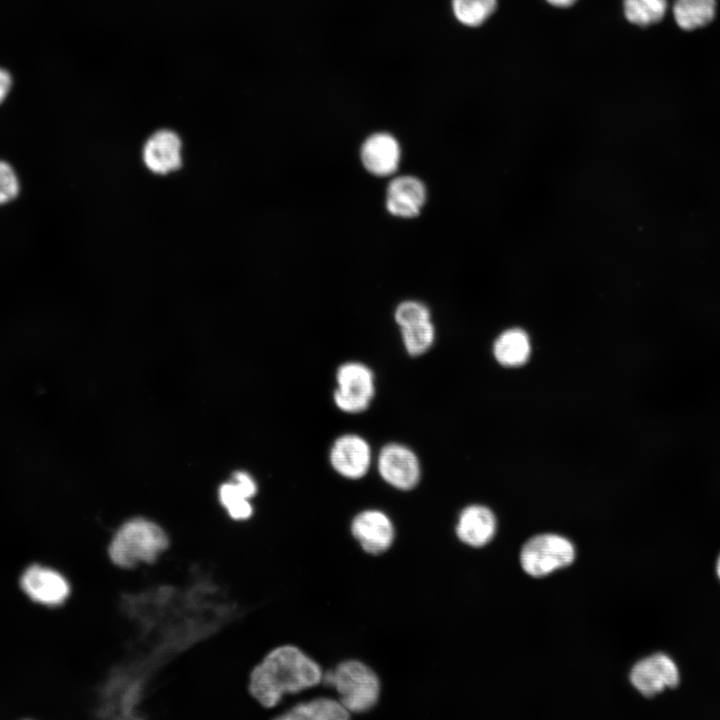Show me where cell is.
<instances>
[{"label": "cell", "mask_w": 720, "mask_h": 720, "mask_svg": "<svg viewBox=\"0 0 720 720\" xmlns=\"http://www.w3.org/2000/svg\"><path fill=\"white\" fill-rule=\"evenodd\" d=\"M319 665L299 648L283 645L271 650L249 675L250 695L272 708L286 693L294 694L322 681Z\"/></svg>", "instance_id": "cell-1"}, {"label": "cell", "mask_w": 720, "mask_h": 720, "mask_svg": "<svg viewBox=\"0 0 720 720\" xmlns=\"http://www.w3.org/2000/svg\"><path fill=\"white\" fill-rule=\"evenodd\" d=\"M168 547V535L158 524L145 518H134L115 531L107 555L114 566L131 569L139 564L155 563Z\"/></svg>", "instance_id": "cell-2"}, {"label": "cell", "mask_w": 720, "mask_h": 720, "mask_svg": "<svg viewBox=\"0 0 720 720\" xmlns=\"http://www.w3.org/2000/svg\"><path fill=\"white\" fill-rule=\"evenodd\" d=\"M322 682L334 687L340 703L349 711L361 713L375 706L380 682L375 672L357 660L341 662L334 670L322 674Z\"/></svg>", "instance_id": "cell-3"}, {"label": "cell", "mask_w": 720, "mask_h": 720, "mask_svg": "<svg viewBox=\"0 0 720 720\" xmlns=\"http://www.w3.org/2000/svg\"><path fill=\"white\" fill-rule=\"evenodd\" d=\"M337 387L333 392L335 406L347 414L367 410L376 393L375 375L370 367L359 361H347L338 366Z\"/></svg>", "instance_id": "cell-4"}, {"label": "cell", "mask_w": 720, "mask_h": 720, "mask_svg": "<svg viewBox=\"0 0 720 720\" xmlns=\"http://www.w3.org/2000/svg\"><path fill=\"white\" fill-rule=\"evenodd\" d=\"M574 558L575 549L568 539L555 534H541L525 543L520 562L527 574L542 577L570 565Z\"/></svg>", "instance_id": "cell-5"}, {"label": "cell", "mask_w": 720, "mask_h": 720, "mask_svg": "<svg viewBox=\"0 0 720 720\" xmlns=\"http://www.w3.org/2000/svg\"><path fill=\"white\" fill-rule=\"evenodd\" d=\"M376 465L382 480L398 490H411L421 479L418 456L402 443L385 444L378 453Z\"/></svg>", "instance_id": "cell-6"}, {"label": "cell", "mask_w": 720, "mask_h": 720, "mask_svg": "<svg viewBox=\"0 0 720 720\" xmlns=\"http://www.w3.org/2000/svg\"><path fill=\"white\" fill-rule=\"evenodd\" d=\"M329 463L340 476L350 480L361 479L368 473L372 463L371 446L358 434H342L330 447Z\"/></svg>", "instance_id": "cell-7"}, {"label": "cell", "mask_w": 720, "mask_h": 720, "mask_svg": "<svg viewBox=\"0 0 720 720\" xmlns=\"http://www.w3.org/2000/svg\"><path fill=\"white\" fill-rule=\"evenodd\" d=\"M632 685L645 697H653L665 688H676L680 682L675 662L657 653L637 662L631 670Z\"/></svg>", "instance_id": "cell-8"}, {"label": "cell", "mask_w": 720, "mask_h": 720, "mask_svg": "<svg viewBox=\"0 0 720 720\" xmlns=\"http://www.w3.org/2000/svg\"><path fill=\"white\" fill-rule=\"evenodd\" d=\"M182 150V140L175 131L159 129L146 139L142 148V160L151 173L168 175L182 167Z\"/></svg>", "instance_id": "cell-9"}, {"label": "cell", "mask_w": 720, "mask_h": 720, "mask_svg": "<svg viewBox=\"0 0 720 720\" xmlns=\"http://www.w3.org/2000/svg\"><path fill=\"white\" fill-rule=\"evenodd\" d=\"M426 200L425 184L412 175L394 177L386 188V210L398 218L410 219L418 216Z\"/></svg>", "instance_id": "cell-10"}, {"label": "cell", "mask_w": 720, "mask_h": 720, "mask_svg": "<svg viewBox=\"0 0 720 720\" xmlns=\"http://www.w3.org/2000/svg\"><path fill=\"white\" fill-rule=\"evenodd\" d=\"M401 147L390 133L369 135L360 147V161L365 170L376 177L394 174L401 161Z\"/></svg>", "instance_id": "cell-11"}, {"label": "cell", "mask_w": 720, "mask_h": 720, "mask_svg": "<svg viewBox=\"0 0 720 720\" xmlns=\"http://www.w3.org/2000/svg\"><path fill=\"white\" fill-rule=\"evenodd\" d=\"M351 532L361 547L374 555L385 552L394 539V527L390 518L375 509L358 513L352 520Z\"/></svg>", "instance_id": "cell-12"}, {"label": "cell", "mask_w": 720, "mask_h": 720, "mask_svg": "<svg viewBox=\"0 0 720 720\" xmlns=\"http://www.w3.org/2000/svg\"><path fill=\"white\" fill-rule=\"evenodd\" d=\"M24 592L34 601L45 605H59L70 593L68 581L59 572L34 565L21 578Z\"/></svg>", "instance_id": "cell-13"}, {"label": "cell", "mask_w": 720, "mask_h": 720, "mask_svg": "<svg viewBox=\"0 0 720 720\" xmlns=\"http://www.w3.org/2000/svg\"><path fill=\"white\" fill-rule=\"evenodd\" d=\"M496 531V519L490 509L481 505L466 507L460 514L456 533L465 544L480 547L487 544Z\"/></svg>", "instance_id": "cell-14"}, {"label": "cell", "mask_w": 720, "mask_h": 720, "mask_svg": "<svg viewBox=\"0 0 720 720\" xmlns=\"http://www.w3.org/2000/svg\"><path fill=\"white\" fill-rule=\"evenodd\" d=\"M257 492L254 479L246 472H236L232 482L224 483L219 489V500L228 515L234 520H247L253 514L249 501Z\"/></svg>", "instance_id": "cell-15"}, {"label": "cell", "mask_w": 720, "mask_h": 720, "mask_svg": "<svg viewBox=\"0 0 720 720\" xmlns=\"http://www.w3.org/2000/svg\"><path fill=\"white\" fill-rule=\"evenodd\" d=\"M350 712L340 703L330 698H317L299 703L278 716L281 720H346Z\"/></svg>", "instance_id": "cell-16"}, {"label": "cell", "mask_w": 720, "mask_h": 720, "mask_svg": "<svg viewBox=\"0 0 720 720\" xmlns=\"http://www.w3.org/2000/svg\"><path fill=\"white\" fill-rule=\"evenodd\" d=\"M494 355L504 366H519L530 355V341L527 334L519 328L504 331L495 341Z\"/></svg>", "instance_id": "cell-17"}, {"label": "cell", "mask_w": 720, "mask_h": 720, "mask_svg": "<svg viewBox=\"0 0 720 720\" xmlns=\"http://www.w3.org/2000/svg\"><path fill=\"white\" fill-rule=\"evenodd\" d=\"M716 11V0H675L674 18L683 30H694L709 24Z\"/></svg>", "instance_id": "cell-18"}, {"label": "cell", "mask_w": 720, "mask_h": 720, "mask_svg": "<svg viewBox=\"0 0 720 720\" xmlns=\"http://www.w3.org/2000/svg\"><path fill=\"white\" fill-rule=\"evenodd\" d=\"M400 333L406 352L413 357L426 353L435 340V327L431 319L400 327Z\"/></svg>", "instance_id": "cell-19"}, {"label": "cell", "mask_w": 720, "mask_h": 720, "mask_svg": "<svg viewBox=\"0 0 720 720\" xmlns=\"http://www.w3.org/2000/svg\"><path fill=\"white\" fill-rule=\"evenodd\" d=\"M666 9V0H623L626 19L639 26L658 23L664 17Z\"/></svg>", "instance_id": "cell-20"}, {"label": "cell", "mask_w": 720, "mask_h": 720, "mask_svg": "<svg viewBox=\"0 0 720 720\" xmlns=\"http://www.w3.org/2000/svg\"><path fill=\"white\" fill-rule=\"evenodd\" d=\"M455 18L463 25H482L495 11L497 0H452Z\"/></svg>", "instance_id": "cell-21"}, {"label": "cell", "mask_w": 720, "mask_h": 720, "mask_svg": "<svg viewBox=\"0 0 720 720\" xmlns=\"http://www.w3.org/2000/svg\"><path fill=\"white\" fill-rule=\"evenodd\" d=\"M427 319H431L429 308L416 300L402 301L394 311V320L399 328Z\"/></svg>", "instance_id": "cell-22"}, {"label": "cell", "mask_w": 720, "mask_h": 720, "mask_svg": "<svg viewBox=\"0 0 720 720\" xmlns=\"http://www.w3.org/2000/svg\"><path fill=\"white\" fill-rule=\"evenodd\" d=\"M20 191V182L13 167L0 160V206L14 200Z\"/></svg>", "instance_id": "cell-23"}, {"label": "cell", "mask_w": 720, "mask_h": 720, "mask_svg": "<svg viewBox=\"0 0 720 720\" xmlns=\"http://www.w3.org/2000/svg\"><path fill=\"white\" fill-rule=\"evenodd\" d=\"M11 84L12 79L10 74L6 70L0 68V103H2L7 97Z\"/></svg>", "instance_id": "cell-24"}, {"label": "cell", "mask_w": 720, "mask_h": 720, "mask_svg": "<svg viewBox=\"0 0 720 720\" xmlns=\"http://www.w3.org/2000/svg\"><path fill=\"white\" fill-rule=\"evenodd\" d=\"M550 5L558 8H567L573 5L577 0H546Z\"/></svg>", "instance_id": "cell-25"}, {"label": "cell", "mask_w": 720, "mask_h": 720, "mask_svg": "<svg viewBox=\"0 0 720 720\" xmlns=\"http://www.w3.org/2000/svg\"><path fill=\"white\" fill-rule=\"evenodd\" d=\"M716 572H717V575H718V577H719V579H720V556H719V558H718V560H717Z\"/></svg>", "instance_id": "cell-26"}]
</instances>
